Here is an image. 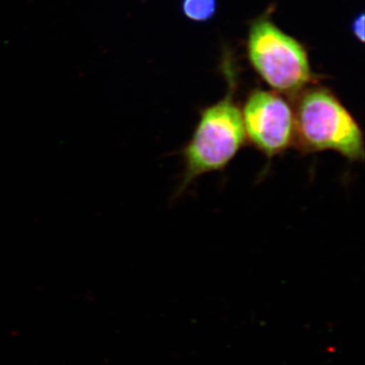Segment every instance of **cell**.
<instances>
[{"label":"cell","mask_w":365,"mask_h":365,"mask_svg":"<svg viewBox=\"0 0 365 365\" xmlns=\"http://www.w3.org/2000/svg\"><path fill=\"white\" fill-rule=\"evenodd\" d=\"M217 0H182V13L195 23H207L217 13Z\"/></svg>","instance_id":"5b68a950"},{"label":"cell","mask_w":365,"mask_h":365,"mask_svg":"<svg viewBox=\"0 0 365 365\" xmlns=\"http://www.w3.org/2000/svg\"><path fill=\"white\" fill-rule=\"evenodd\" d=\"M232 90L230 88L222 100L200 112L193 134L182 150L184 172L177 195L198 178L225 170L247 143L242 110L235 102Z\"/></svg>","instance_id":"7a4b0ae2"},{"label":"cell","mask_w":365,"mask_h":365,"mask_svg":"<svg viewBox=\"0 0 365 365\" xmlns=\"http://www.w3.org/2000/svg\"><path fill=\"white\" fill-rule=\"evenodd\" d=\"M364 14L355 16L351 23V32L359 42H364Z\"/></svg>","instance_id":"8992f818"},{"label":"cell","mask_w":365,"mask_h":365,"mask_svg":"<svg viewBox=\"0 0 365 365\" xmlns=\"http://www.w3.org/2000/svg\"><path fill=\"white\" fill-rule=\"evenodd\" d=\"M246 141L267 160L283 155L294 146V111L274 91L255 90L242 110Z\"/></svg>","instance_id":"277c9868"},{"label":"cell","mask_w":365,"mask_h":365,"mask_svg":"<svg viewBox=\"0 0 365 365\" xmlns=\"http://www.w3.org/2000/svg\"><path fill=\"white\" fill-rule=\"evenodd\" d=\"M294 146L302 155L333 151L350 163L364 160V134L359 121L333 91H302L294 110Z\"/></svg>","instance_id":"6da1fadb"},{"label":"cell","mask_w":365,"mask_h":365,"mask_svg":"<svg viewBox=\"0 0 365 365\" xmlns=\"http://www.w3.org/2000/svg\"><path fill=\"white\" fill-rule=\"evenodd\" d=\"M248 56L255 71L276 93L297 95L313 78L304 46L268 19L252 25Z\"/></svg>","instance_id":"3957f363"}]
</instances>
